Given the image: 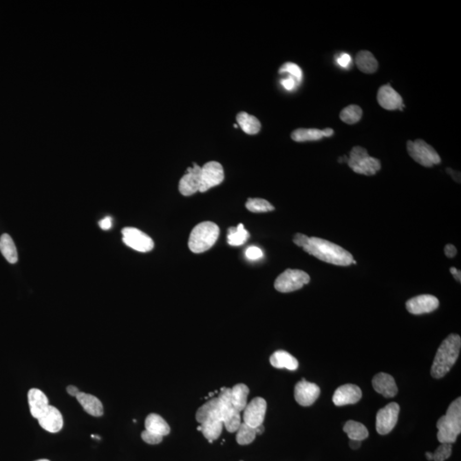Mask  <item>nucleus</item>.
<instances>
[{
    "label": "nucleus",
    "mask_w": 461,
    "mask_h": 461,
    "mask_svg": "<svg viewBox=\"0 0 461 461\" xmlns=\"http://www.w3.org/2000/svg\"><path fill=\"white\" fill-rule=\"evenodd\" d=\"M250 234L244 228L243 224H239L237 228H230L228 230V242L231 246H240L246 242Z\"/></svg>",
    "instance_id": "nucleus-31"
},
{
    "label": "nucleus",
    "mask_w": 461,
    "mask_h": 461,
    "mask_svg": "<svg viewBox=\"0 0 461 461\" xmlns=\"http://www.w3.org/2000/svg\"><path fill=\"white\" fill-rule=\"evenodd\" d=\"M48 461V460H38V461Z\"/></svg>",
    "instance_id": "nucleus-49"
},
{
    "label": "nucleus",
    "mask_w": 461,
    "mask_h": 461,
    "mask_svg": "<svg viewBox=\"0 0 461 461\" xmlns=\"http://www.w3.org/2000/svg\"><path fill=\"white\" fill-rule=\"evenodd\" d=\"M75 397L85 412H87L90 415L100 417L103 414V406L98 397L81 391Z\"/></svg>",
    "instance_id": "nucleus-23"
},
{
    "label": "nucleus",
    "mask_w": 461,
    "mask_h": 461,
    "mask_svg": "<svg viewBox=\"0 0 461 461\" xmlns=\"http://www.w3.org/2000/svg\"><path fill=\"white\" fill-rule=\"evenodd\" d=\"M351 63V57L348 53H343L340 55L339 58H337V64H339L341 67H347Z\"/></svg>",
    "instance_id": "nucleus-41"
},
{
    "label": "nucleus",
    "mask_w": 461,
    "mask_h": 461,
    "mask_svg": "<svg viewBox=\"0 0 461 461\" xmlns=\"http://www.w3.org/2000/svg\"><path fill=\"white\" fill-rule=\"evenodd\" d=\"M141 437H142L144 442H146L148 444H151V445L159 444L164 439L163 435H157L156 433L149 431L147 429H145L143 432L141 433Z\"/></svg>",
    "instance_id": "nucleus-37"
},
{
    "label": "nucleus",
    "mask_w": 461,
    "mask_h": 461,
    "mask_svg": "<svg viewBox=\"0 0 461 461\" xmlns=\"http://www.w3.org/2000/svg\"><path fill=\"white\" fill-rule=\"evenodd\" d=\"M144 426H145V429H147L149 431L156 433L157 435H163V436L168 435L170 433V426H168V424L163 417L158 415L157 413H151L146 417Z\"/></svg>",
    "instance_id": "nucleus-25"
},
{
    "label": "nucleus",
    "mask_w": 461,
    "mask_h": 461,
    "mask_svg": "<svg viewBox=\"0 0 461 461\" xmlns=\"http://www.w3.org/2000/svg\"><path fill=\"white\" fill-rule=\"evenodd\" d=\"M343 431L348 435L349 440H356L362 442L368 437V430L362 423L349 420L343 426Z\"/></svg>",
    "instance_id": "nucleus-30"
},
{
    "label": "nucleus",
    "mask_w": 461,
    "mask_h": 461,
    "mask_svg": "<svg viewBox=\"0 0 461 461\" xmlns=\"http://www.w3.org/2000/svg\"><path fill=\"white\" fill-rule=\"evenodd\" d=\"M256 428L247 425L245 423H241L240 426L238 427L236 435V441L240 445H248L254 442L256 439Z\"/></svg>",
    "instance_id": "nucleus-32"
},
{
    "label": "nucleus",
    "mask_w": 461,
    "mask_h": 461,
    "mask_svg": "<svg viewBox=\"0 0 461 461\" xmlns=\"http://www.w3.org/2000/svg\"><path fill=\"white\" fill-rule=\"evenodd\" d=\"M266 413V400L262 397H256L250 403H247L243 410V422L253 428H256L263 425Z\"/></svg>",
    "instance_id": "nucleus-13"
},
{
    "label": "nucleus",
    "mask_w": 461,
    "mask_h": 461,
    "mask_svg": "<svg viewBox=\"0 0 461 461\" xmlns=\"http://www.w3.org/2000/svg\"><path fill=\"white\" fill-rule=\"evenodd\" d=\"M0 252L10 264L18 262V253L12 237L4 233L0 237Z\"/></svg>",
    "instance_id": "nucleus-29"
},
{
    "label": "nucleus",
    "mask_w": 461,
    "mask_h": 461,
    "mask_svg": "<svg viewBox=\"0 0 461 461\" xmlns=\"http://www.w3.org/2000/svg\"><path fill=\"white\" fill-rule=\"evenodd\" d=\"M67 394L71 395V396H76L77 395L80 393V391L78 388L75 387L74 385H69L67 387Z\"/></svg>",
    "instance_id": "nucleus-44"
},
{
    "label": "nucleus",
    "mask_w": 461,
    "mask_h": 461,
    "mask_svg": "<svg viewBox=\"0 0 461 461\" xmlns=\"http://www.w3.org/2000/svg\"><path fill=\"white\" fill-rule=\"evenodd\" d=\"M196 420L200 424V430L208 442L219 438L223 429V410L219 397L212 398L199 407Z\"/></svg>",
    "instance_id": "nucleus-1"
},
{
    "label": "nucleus",
    "mask_w": 461,
    "mask_h": 461,
    "mask_svg": "<svg viewBox=\"0 0 461 461\" xmlns=\"http://www.w3.org/2000/svg\"><path fill=\"white\" fill-rule=\"evenodd\" d=\"M406 307L410 314L415 315L428 314L438 308L439 300L431 295H420L409 299Z\"/></svg>",
    "instance_id": "nucleus-15"
},
{
    "label": "nucleus",
    "mask_w": 461,
    "mask_h": 461,
    "mask_svg": "<svg viewBox=\"0 0 461 461\" xmlns=\"http://www.w3.org/2000/svg\"><path fill=\"white\" fill-rule=\"evenodd\" d=\"M28 399L30 413L36 420H38L43 414H45L50 407L48 398L43 391L38 389H31L29 391Z\"/></svg>",
    "instance_id": "nucleus-19"
},
{
    "label": "nucleus",
    "mask_w": 461,
    "mask_h": 461,
    "mask_svg": "<svg viewBox=\"0 0 461 461\" xmlns=\"http://www.w3.org/2000/svg\"><path fill=\"white\" fill-rule=\"evenodd\" d=\"M221 399L223 410V426L228 432H236L241 425L240 412L230 401V388H222L218 395Z\"/></svg>",
    "instance_id": "nucleus-9"
},
{
    "label": "nucleus",
    "mask_w": 461,
    "mask_h": 461,
    "mask_svg": "<svg viewBox=\"0 0 461 461\" xmlns=\"http://www.w3.org/2000/svg\"><path fill=\"white\" fill-rule=\"evenodd\" d=\"M245 256L250 261H257L263 258V252L258 247L251 246L247 249L245 251Z\"/></svg>",
    "instance_id": "nucleus-38"
},
{
    "label": "nucleus",
    "mask_w": 461,
    "mask_h": 461,
    "mask_svg": "<svg viewBox=\"0 0 461 461\" xmlns=\"http://www.w3.org/2000/svg\"><path fill=\"white\" fill-rule=\"evenodd\" d=\"M320 395V389L317 384L307 382L304 378L295 386V399L302 407H309L316 401Z\"/></svg>",
    "instance_id": "nucleus-14"
},
{
    "label": "nucleus",
    "mask_w": 461,
    "mask_h": 461,
    "mask_svg": "<svg viewBox=\"0 0 461 461\" xmlns=\"http://www.w3.org/2000/svg\"><path fill=\"white\" fill-rule=\"evenodd\" d=\"M220 228L211 221L197 225L190 234L188 246L193 253L200 254L209 250L217 241Z\"/></svg>",
    "instance_id": "nucleus-5"
},
{
    "label": "nucleus",
    "mask_w": 461,
    "mask_h": 461,
    "mask_svg": "<svg viewBox=\"0 0 461 461\" xmlns=\"http://www.w3.org/2000/svg\"><path fill=\"white\" fill-rule=\"evenodd\" d=\"M39 426L46 431L57 433L61 430L64 426V419L60 411L57 407L50 405L45 414L38 420Z\"/></svg>",
    "instance_id": "nucleus-20"
},
{
    "label": "nucleus",
    "mask_w": 461,
    "mask_h": 461,
    "mask_svg": "<svg viewBox=\"0 0 461 461\" xmlns=\"http://www.w3.org/2000/svg\"><path fill=\"white\" fill-rule=\"evenodd\" d=\"M237 122L241 129L247 134H256L262 128L259 120L246 112L238 113L237 115Z\"/></svg>",
    "instance_id": "nucleus-28"
},
{
    "label": "nucleus",
    "mask_w": 461,
    "mask_h": 461,
    "mask_svg": "<svg viewBox=\"0 0 461 461\" xmlns=\"http://www.w3.org/2000/svg\"><path fill=\"white\" fill-rule=\"evenodd\" d=\"M450 272L454 275V277H455V279H456L457 281H461V272L460 270L455 268V267H451V268H450Z\"/></svg>",
    "instance_id": "nucleus-45"
},
{
    "label": "nucleus",
    "mask_w": 461,
    "mask_h": 461,
    "mask_svg": "<svg viewBox=\"0 0 461 461\" xmlns=\"http://www.w3.org/2000/svg\"><path fill=\"white\" fill-rule=\"evenodd\" d=\"M279 73L281 74L282 73H288L291 76L297 80L298 82L302 78V71H301V67H299L297 64H293V63H286L284 64L280 67Z\"/></svg>",
    "instance_id": "nucleus-36"
},
{
    "label": "nucleus",
    "mask_w": 461,
    "mask_h": 461,
    "mask_svg": "<svg viewBox=\"0 0 461 461\" xmlns=\"http://www.w3.org/2000/svg\"><path fill=\"white\" fill-rule=\"evenodd\" d=\"M361 445H362V442H360V441H356V440H350V441H349V446H350V448L354 449V450L358 449V448L361 447Z\"/></svg>",
    "instance_id": "nucleus-46"
},
{
    "label": "nucleus",
    "mask_w": 461,
    "mask_h": 461,
    "mask_svg": "<svg viewBox=\"0 0 461 461\" xmlns=\"http://www.w3.org/2000/svg\"><path fill=\"white\" fill-rule=\"evenodd\" d=\"M270 363L275 368L287 369L290 371L296 370L299 365L297 360L284 350L273 353L270 357Z\"/></svg>",
    "instance_id": "nucleus-24"
},
{
    "label": "nucleus",
    "mask_w": 461,
    "mask_h": 461,
    "mask_svg": "<svg viewBox=\"0 0 461 461\" xmlns=\"http://www.w3.org/2000/svg\"><path fill=\"white\" fill-rule=\"evenodd\" d=\"M377 99H378L379 105L381 106L383 109H387V110H395V109L402 110L403 109H402V106H404L402 98L390 85H384L379 88Z\"/></svg>",
    "instance_id": "nucleus-18"
},
{
    "label": "nucleus",
    "mask_w": 461,
    "mask_h": 461,
    "mask_svg": "<svg viewBox=\"0 0 461 461\" xmlns=\"http://www.w3.org/2000/svg\"><path fill=\"white\" fill-rule=\"evenodd\" d=\"M362 109L360 106L351 104L347 106L340 112V119L347 124H355L362 119Z\"/></svg>",
    "instance_id": "nucleus-33"
},
{
    "label": "nucleus",
    "mask_w": 461,
    "mask_h": 461,
    "mask_svg": "<svg viewBox=\"0 0 461 461\" xmlns=\"http://www.w3.org/2000/svg\"><path fill=\"white\" fill-rule=\"evenodd\" d=\"M334 133L331 128H326L324 130L315 128H298L292 132V138L296 142H307V141L320 140L324 137H330Z\"/></svg>",
    "instance_id": "nucleus-22"
},
{
    "label": "nucleus",
    "mask_w": 461,
    "mask_h": 461,
    "mask_svg": "<svg viewBox=\"0 0 461 461\" xmlns=\"http://www.w3.org/2000/svg\"><path fill=\"white\" fill-rule=\"evenodd\" d=\"M444 252H445V255L448 256V258H453V257L456 256L457 250L453 244H447L445 249H444Z\"/></svg>",
    "instance_id": "nucleus-43"
},
{
    "label": "nucleus",
    "mask_w": 461,
    "mask_h": 461,
    "mask_svg": "<svg viewBox=\"0 0 461 461\" xmlns=\"http://www.w3.org/2000/svg\"><path fill=\"white\" fill-rule=\"evenodd\" d=\"M201 166L193 164V167H188L187 173L179 180V192L183 196H192L200 189Z\"/></svg>",
    "instance_id": "nucleus-17"
},
{
    "label": "nucleus",
    "mask_w": 461,
    "mask_h": 461,
    "mask_svg": "<svg viewBox=\"0 0 461 461\" xmlns=\"http://www.w3.org/2000/svg\"><path fill=\"white\" fill-rule=\"evenodd\" d=\"M223 166L218 162L212 161L201 167V180L199 192H205L220 185L224 180Z\"/></svg>",
    "instance_id": "nucleus-12"
},
{
    "label": "nucleus",
    "mask_w": 461,
    "mask_h": 461,
    "mask_svg": "<svg viewBox=\"0 0 461 461\" xmlns=\"http://www.w3.org/2000/svg\"><path fill=\"white\" fill-rule=\"evenodd\" d=\"M438 429L437 439L441 443L452 444L461 432V399L454 400L448 407L445 415L436 423Z\"/></svg>",
    "instance_id": "nucleus-4"
},
{
    "label": "nucleus",
    "mask_w": 461,
    "mask_h": 461,
    "mask_svg": "<svg viewBox=\"0 0 461 461\" xmlns=\"http://www.w3.org/2000/svg\"><path fill=\"white\" fill-rule=\"evenodd\" d=\"M372 386L376 392L386 398L394 397L398 392L395 378L391 375L384 372L375 375L372 379Z\"/></svg>",
    "instance_id": "nucleus-21"
},
{
    "label": "nucleus",
    "mask_w": 461,
    "mask_h": 461,
    "mask_svg": "<svg viewBox=\"0 0 461 461\" xmlns=\"http://www.w3.org/2000/svg\"><path fill=\"white\" fill-rule=\"evenodd\" d=\"M426 459L428 461H433V454L432 453H429V452H427L426 454Z\"/></svg>",
    "instance_id": "nucleus-48"
},
{
    "label": "nucleus",
    "mask_w": 461,
    "mask_h": 461,
    "mask_svg": "<svg viewBox=\"0 0 461 461\" xmlns=\"http://www.w3.org/2000/svg\"><path fill=\"white\" fill-rule=\"evenodd\" d=\"M356 66L365 74H373L378 70V63L371 52L362 51L356 58Z\"/></svg>",
    "instance_id": "nucleus-27"
},
{
    "label": "nucleus",
    "mask_w": 461,
    "mask_h": 461,
    "mask_svg": "<svg viewBox=\"0 0 461 461\" xmlns=\"http://www.w3.org/2000/svg\"><path fill=\"white\" fill-rule=\"evenodd\" d=\"M310 281L307 272L298 269H287L276 279L274 287L278 292L289 293L302 288Z\"/></svg>",
    "instance_id": "nucleus-8"
},
{
    "label": "nucleus",
    "mask_w": 461,
    "mask_h": 461,
    "mask_svg": "<svg viewBox=\"0 0 461 461\" xmlns=\"http://www.w3.org/2000/svg\"><path fill=\"white\" fill-rule=\"evenodd\" d=\"M309 240V237L302 233H296L293 237V242L296 245L304 248Z\"/></svg>",
    "instance_id": "nucleus-39"
},
{
    "label": "nucleus",
    "mask_w": 461,
    "mask_h": 461,
    "mask_svg": "<svg viewBox=\"0 0 461 461\" xmlns=\"http://www.w3.org/2000/svg\"><path fill=\"white\" fill-rule=\"evenodd\" d=\"M400 406L391 402L378 411L376 416V429L380 435H387L396 426Z\"/></svg>",
    "instance_id": "nucleus-10"
},
{
    "label": "nucleus",
    "mask_w": 461,
    "mask_h": 461,
    "mask_svg": "<svg viewBox=\"0 0 461 461\" xmlns=\"http://www.w3.org/2000/svg\"><path fill=\"white\" fill-rule=\"evenodd\" d=\"M249 393L250 389L246 384H236L230 388V401L233 407L240 413L246 407Z\"/></svg>",
    "instance_id": "nucleus-26"
},
{
    "label": "nucleus",
    "mask_w": 461,
    "mask_h": 461,
    "mask_svg": "<svg viewBox=\"0 0 461 461\" xmlns=\"http://www.w3.org/2000/svg\"><path fill=\"white\" fill-rule=\"evenodd\" d=\"M362 390L355 384H344L336 389L333 395V403L337 407L356 404L362 399Z\"/></svg>",
    "instance_id": "nucleus-16"
},
{
    "label": "nucleus",
    "mask_w": 461,
    "mask_h": 461,
    "mask_svg": "<svg viewBox=\"0 0 461 461\" xmlns=\"http://www.w3.org/2000/svg\"><path fill=\"white\" fill-rule=\"evenodd\" d=\"M122 240L126 245L138 252H149L154 248L150 236L134 228H125L122 230Z\"/></svg>",
    "instance_id": "nucleus-11"
},
{
    "label": "nucleus",
    "mask_w": 461,
    "mask_h": 461,
    "mask_svg": "<svg viewBox=\"0 0 461 461\" xmlns=\"http://www.w3.org/2000/svg\"><path fill=\"white\" fill-rule=\"evenodd\" d=\"M264 430H265V428H264V426H263V425H261V426H258V427H256V435H262V434L264 432Z\"/></svg>",
    "instance_id": "nucleus-47"
},
{
    "label": "nucleus",
    "mask_w": 461,
    "mask_h": 461,
    "mask_svg": "<svg viewBox=\"0 0 461 461\" xmlns=\"http://www.w3.org/2000/svg\"><path fill=\"white\" fill-rule=\"evenodd\" d=\"M296 82H298L297 80L294 79L291 75L281 80L282 86L288 91H292V90L294 89L296 86Z\"/></svg>",
    "instance_id": "nucleus-40"
},
{
    "label": "nucleus",
    "mask_w": 461,
    "mask_h": 461,
    "mask_svg": "<svg viewBox=\"0 0 461 461\" xmlns=\"http://www.w3.org/2000/svg\"><path fill=\"white\" fill-rule=\"evenodd\" d=\"M302 249L317 259L336 266H349L354 261L352 255L348 250L320 237H309L307 245Z\"/></svg>",
    "instance_id": "nucleus-2"
},
{
    "label": "nucleus",
    "mask_w": 461,
    "mask_h": 461,
    "mask_svg": "<svg viewBox=\"0 0 461 461\" xmlns=\"http://www.w3.org/2000/svg\"><path fill=\"white\" fill-rule=\"evenodd\" d=\"M99 225L102 230H109L112 227V218L106 216L99 222Z\"/></svg>",
    "instance_id": "nucleus-42"
},
{
    "label": "nucleus",
    "mask_w": 461,
    "mask_h": 461,
    "mask_svg": "<svg viewBox=\"0 0 461 461\" xmlns=\"http://www.w3.org/2000/svg\"><path fill=\"white\" fill-rule=\"evenodd\" d=\"M348 164L356 173L366 176L374 175L381 168V164L377 158L370 157L365 148L355 146L349 154Z\"/></svg>",
    "instance_id": "nucleus-6"
},
{
    "label": "nucleus",
    "mask_w": 461,
    "mask_h": 461,
    "mask_svg": "<svg viewBox=\"0 0 461 461\" xmlns=\"http://www.w3.org/2000/svg\"><path fill=\"white\" fill-rule=\"evenodd\" d=\"M452 455V444L442 443L433 453V461H445Z\"/></svg>",
    "instance_id": "nucleus-35"
},
{
    "label": "nucleus",
    "mask_w": 461,
    "mask_h": 461,
    "mask_svg": "<svg viewBox=\"0 0 461 461\" xmlns=\"http://www.w3.org/2000/svg\"><path fill=\"white\" fill-rule=\"evenodd\" d=\"M407 149L410 157L422 166L431 167L441 163L438 153L422 139L407 141Z\"/></svg>",
    "instance_id": "nucleus-7"
},
{
    "label": "nucleus",
    "mask_w": 461,
    "mask_h": 461,
    "mask_svg": "<svg viewBox=\"0 0 461 461\" xmlns=\"http://www.w3.org/2000/svg\"><path fill=\"white\" fill-rule=\"evenodd\" d=\"M245 206L248 210L253 213H266L274 210V207L265 199L249 198Z\"/></svg>",
    "instance_id": "nucleus-34"
},
{
    "label": "nucleus",
    "mask_w": 461,
    "mask_h": 461,
    "mask_svg": "<svg viewBox=\"0 0 461 461\" xmlns=\"http://www.w3.org/2000/svg\"><path fill=\"white\" fill-rule=\"evenodd\" d=\"M461 347V336L457 334H450L442 341L431 366L430 373L433 378H443L451 370L458 359Z\"/></svg>",
    "instance_id": "nucleus-3"
}]
</instances>
